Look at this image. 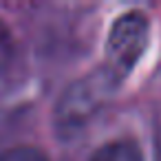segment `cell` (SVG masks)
I'll return each instance as SVG.
<instances>
[{
	"label": "cell",
	"mask_w": 161,
	"mask_h": 161,
	"mask_svg": "<svg viewBox=\"0 0 161 161\" xmlns=\"http://www.w3.org/2000/svg\"><path fill=\"white\" fill-rule=\"evenodd\" d=\"M148 36H150V22L146 14L128 11L119 16L106 42V71H110L117 80L124 77L146 51Z\"/></svg>",
	"instance_id": "obj_1"
},
{
	"label": "cell",
	"mask_w": 161,
	"mask_h": 161,
	"mask_svg": "<svg viewBox=\"0 0 161 161\" xmlns=\"http://www.w3.org/2000/svg\"><path fill=\"white\" fill-rule=\"evenodd\" d=\"M0 161H49L40 148L33 146H14L0 154Z\"/></svg>",
	"instance_id": "obj_3"
},
{
	"label": "cell",
	"mask_w": 161,
	"mask_h": 161,
	"mask_svg": "<svg viewBox=\"0 0 161 161\" xmlns=\"http://www.w3.org/2000/svg\"><path fill=\"white\" fill-rule=\"evenodd\" d=\"M91 161H143V159H141V150L137 148V143L128 139H117V141H110L97 148Z\"/></svg>",
	"instance_id": "obj_2"
},
{
	"label": "cell",
	"mask_w": 161,
	"mask_h": 161,
	"mask_svg": "<svg viewBox=\"0 0 161 161\" xmlns=\"http://www.w3.org/2000/svg\"><path fill=\"white\" fill-rule=\"evenodd\" d=\"M11 60V38L9 31L0 25V71H3Z\"/></svg>",
	"instance_id": "obj_4"
}]
</instances>
